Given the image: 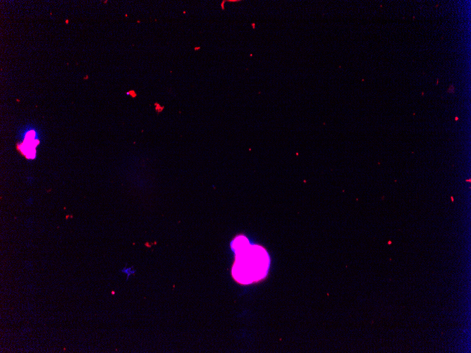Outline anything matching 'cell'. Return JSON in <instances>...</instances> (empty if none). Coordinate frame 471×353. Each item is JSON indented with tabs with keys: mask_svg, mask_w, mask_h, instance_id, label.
Wrapping results in <instances>:
<instances>
[{
	"mask_svg": "<svg viewBox=\"0 0 471 353\" xmlns=\"http://www.w3.org/2000/svg\"><path fill=\"white\" fill-rule=\"evenodd\" d=\"M231 244L236 255L232 268L234 279L242 284H250L262 279L268 268L264 267V249L257 245H250L243 236L235 238Z\"/></svg>",
	"mask_w": 471,
	"mask_h": 353,
	"instance_id": "1",
	"label": "cell"
}]
</instances>
